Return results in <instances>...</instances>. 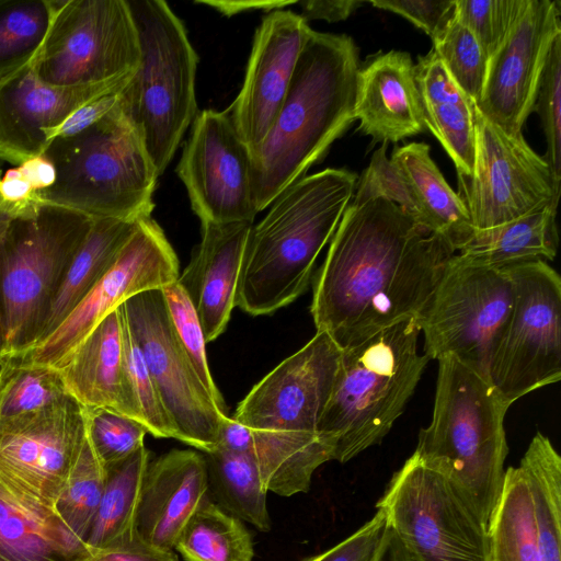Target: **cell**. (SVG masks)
Here are the masks:
<instances>
[{"label":"cell","instance_id":"11","mask_svg":"<svg viewBox=\"0 0 561 561\" xmlns=\"http://www.w3.org/2000/svg\"><path fill=\"white\" fill-rule=\"evenodd\" d=\"M57 87L127 82L140 45L127 0H53L45 39L32 60Z\"/></svg>","mask_w":561,"mask_h":561},{"label":"cell","instance_id":"3","mask_svg":"<svg viewBox=\"0 0 561 561\" xmlns=\"http://www.w3.org/2000/svg\"><path fill=\"white\" fill-rule=\"evenodd\" d=\"M357 180L355 172L328 168L305 175L277 196L250 230L236 306L251 316L272 314L307 290L318 255L331 241Z\"/></svg>","mask_w":561,"mask_h":561},{"label":"cell","instance_id":"27","mask_svg":"<svg viewBox=\"0 0 561 561\" xmlns=\"http://www.w3.org/2000/svg\"><path fill=\"white\" fill-rule=\"evenodd\" d=\"M218 446L248 455L264 489L280 496L308 492L314 471L331 460L316 433L251 428L230 416L222 423Z\"/></svg>","mask_w":561,"mask_h":561},{"label":"cell","instance_id":"26","mask_svg":"<svg viewBox=\"0 0 561 561\" xmlns=\"http://www.w3.org/2000/svg\"><path fill=\"white\" fill-rule=\"evenodd\" d=\"M121 306L107 314L56 369L67 393L82 408H103L140 422L127 381Z\"/></svg>","mask_w":561,"mask_h":561},{"label":"cell","instance_id":"1","mask_svg":"<svg viewBox=\"0 0 561 561\" xmlns=\"http://www.w3.org/2000/svg\"><path fill=\"white\" fill-rule=\"evenodd\" d=\"M456 251L357 180L313 279L317 331L342 348L419 320Z\"/></svg>","mask_w":561,"mask_h":561},{"label":"cell","instance_id":"6","mask_svg":"<svg viewBox=\"0 0 561 561\" xmlns=\"http://www.w3.org/2000/svg\"><path fill=\"white\" fill-rule=\"evenodd\" d=\"M44 154L55 167L56 181L38 192L43 204L91 219L151 217L160 175L118 102L81 133L53 139Z\"/></svg>","mask_w":561,"mask_h":561},{"label":"cell","instance_id":"49","mask_svg":"<svg viewBox=\"0 0 561 561\" xmlns=\"http://www.w3.org/2000/svg\"><path fill=\"white\" fill-rule=\"evenodd\" d=\"M121 90L104 94L85 103L56 127L45 129L44 134L47 142L49 144L55 138L77 135L99 122L115 107Z\"/></svg>","mask_w":561,"mask_h":561},{"label":"cell","instance_id":"14","mask_svg":"<svg viewBox=\"0 0 561 561\" xmlns=\"http://www.w3.org/2000/svg\"><path fill=\"white\" fill-rule=\"evenodd\" d=\"M476 158L470 175H458V192L474 229L506 224L547 206L557 208L546 159L523 134L508 135L472 103Z\"/></svg>","mask_w":561,"mask_h":561},{"label":"cell","instance_id":"45","mask_svg":"<svg viewBox=\"0 0 561 561\" xmlns=\"http://www.w3.org/2000/svg\"><path fill=\"white\" fill-rule=\"evenodd\" d=\"M541 119L547 141L546 161L554 188L561 182V35L554 41L543 69L534 105Z\"/></svg>","mask_w":561,"mask_h":561},{"label":"cell","instance_id":"35","mask_svg":"<svg viewBox=\"0 0 561 561\" xmlns=\"http://www.w3.org/2000/svg\"><path fill=\"white\" fill-rule=\"evenodd\" d=\"M488 528L492 561H543L528 484L519 467L505 470L500 501Z\"/></svg>","mask_w":561,"mask_h":561},{"label":"cell","instance_id":"21","mask_svg":"<svg viewBox=\"0 0 561 561\" xmlns=\"http://www.w3.org/2000/svg\"><path fill=\"white\" fill-rule=\"evenodd\" d=\"M311 31L300 14L286 9L267 13L257 26L242 87L226 110L250 153L272 128Z\"/></svg>","mask_w":561,"mask_h":561},{"label":"cell","instance_id":"32","mask_svg":"<svg viewBox=\"0 0 561 561\" xmlns=\"http://www.w3.org/2000/svg\"><path fill=\"white\" fill-rule=\"evenodd\" d=\"M150 451L142 446L126 459L106 468V481L96 514L85 539L92 552L136 537V519Z\"/></svg>","mask_w":561,"mask_h":561},{"label":"cell","instance_id":"44","mask_svg":"<svg viewBox=\"0 0 561 561\" xmlns=\"http://www.w3.org/2000/svg\"><path fill=\"white\" fill-rule=\"evenodd\" d=\"M529 0H455L457 19L474 35L490 59L503 44Z\"/></svg>","mask_w":561,"mask_h":561},{"label":"cell","instance_id":"22","mask_svg":"<svg viewBox=\"0 0 561 561\" xmlns=\"http://www.w3.org/2000/svg\"><path fill=\"white\" fill-rule=\"evenodd\" d=\"M127 82L57 87L42 81L30 61L0 81V160L18 167L44 153L45 129Z\"/></svg>","mask_w":561,"mask_h":561},{"label":"cell","instance_id":"30","mask_svg":"<svg viewBox=\"0 0 561 561\" xmlns=\"http://www.w3.org/2000/svg\"><path fill=\"white\" fill-rule=\"evenodd\" d=\"M557 208L547 206L506 224L476 229L456 255L472 264L505 268L534 260H553L558 251Z\"/></svg>","mask_w":561,"mask_h":561},{"label":"cell","instance_id":"42","mask_svg":"<svg viewBox=\"0 0 561 561\" xmlns=\"http://www.w3.org/2000/svg\"><path fill=\"white\" fill-rule=\"evenodd\" d=\"M87 438L106 469L142 446L148 433L138 421L103 408H82Z\"/></svg>","mask_w":561,"mask_h":561},{"label":"cell","instance_id":"46","mask_svg":"<svg viewBox=\"0 0 561 561\" xmlns=\"http://www.w3.org/2000/svg\"><path fill=\"white\" fill-rule=\"evenodd\" d=\"M389 530L382 511L334 547L305 561H376Z\"/></svg>","mask_w":561,"mask_h":561},{"label":"cell","instance_id":"37","mask_svg":"<svg viewBox=\"0 0 561 561\" xmlns=\"http://www.w3.org/2000/svg\"><path fill=\"white\" fill-rule=\"evenodd\" d=\"M51 15L53 0H0V81L33 60Z\"/></svg>","mask_w":561,"mask_h":561},{"label":"cell","instance_id":"24","mask_svg":"<svg viewBox=\"0 0 561 561\" xmlns=\"http://www.w3.org/2000/svg\"><path fill=\"white\" fill-rule=\"evenodd\" d=\"M253 222L202 226V239L178 282L197 312L206 342L227 328Z\"/></svg>","mask_w":561,"mask_h":561},{"label":"cell","instance_id":"38","mask_svg":"<svg viewBox=\"0 0 561 561\" xmlns=\"http://www.w3.org/2000/svg\"><path fill=\"white\" fill-rule=\"evenodd\" d=\"M69 396L58 370L22 356L0 363V419L35 412Z\"/></svg>","mask_w":561,"mask_h":561},{"label":"cell","instance_id":"34","mask_svg":"<svg viewBox=\"0 0 561 561\" xmlns=\"http://www.w3.org/2000/svg\"><path fill=\"white\" fill-rule=\"evenodd\" d=\"M208 482L218 505L261 531L271 529L267 491L254 461L245 454L218 446L205 454Z\"/></svg>","mask_w":561,"mask_h":561},{"label":"cell","instance_id":"36","mask_svg":"<svg viewBox=\"0 0 561 561\" xmlns=\"http://www.w3.org/2000/svg\"><path fill=\"white\" fill-rule=\"evenodd\" d=\"M174 549L185 561H253L250 533L241 519L209 497L190 518Z\"/></svg>","mask_w":561,"mask_h":561},{"label":"cell","instance_id":"20","mask_svg":"<svg viewBox=\"0 0 561 561\" xmlns=\"http://www.w3.org/2000/svg\"><path fill=\"white\" fill-rule=\"evenodd\" d=\"M377 149L358 181L397 204L420 227L440 236L457 252L474 227L459 195L450 187L424 142L398 147L388 158Z\"/></svg>","mask_w":561,"mask_h":561},{"label":"cell","instance_id":"50","mask_svg":"<svg viewBox=\"0 0 561 561\" xmlns=\"http://www.w3.org/2000/svg\"><path fill=\"white\" fill-rule=\"evenodd\" d=\"M87 561H179V558L173 551L152 547L136 535L123 545L92 552Z\"/></svg>","mask_w":561,"mask_h":561},{"label":"cell","instance_id":"19","mask_svg":"<svg viewBox=\"0 0 561 561\" xmlns=\"http://www.w3.org/2000/svg\"><path fill=\"white\" fill-rule=\"evenodd\" d=\"M560 1L529 0L489 59L483 92L474 104L508 135L522 134L534 111L549 51L561 35Z\"/></svg>","mask_w":561,"mask_h":561},{"label":"cell","instance_id":"7","mask_svg":"<svg viewBox=\"0 0 561 561\" xmlns=\"http://www.w3.org/2000/svg\"><path fill=\"white\" fill-rule=\"evenodd\" d=\"M140 62L119 91L128 118L161 175L197 115L198 56L181 19L163 0H127Z\"/></svg>","mask_w":561,"mask_h":561},{"label":"cell","instance_id":"39","mask_svg":"<svg viewBox=\"0 0 561 561\" xmlns=\"http://www.w3.org/2000/svg\"><path fill=\"white\" fill-rule=\"evenodd\" d=\"M106 481V469L88 438L55 504L54 513L79 540L85 542Z\"/></svg>","mask_w":561,"mask_h":561},{"label":"cell","instance_id":"16","mask_svg":"<svg viewBox=\"0 0 561 561\" xmlns=\"http://www.w3.org/2000/svg\"><path fill=\"white\" fill-rule=\"evenodd\" d=\"M179 275L178 256L162 228L151 217L138 220L102 278L54 332L21 355L33 364L56 368L123 302L139 293L161 289Z\"/></svg>","mask_w":561,"mask_h":561},{"label":"cell","instance_id":"51","mask_svg":"<svg viewBox=\"0 0 561 561\" xmlns=\"http://www.w3.org/2000/svg\"><path fill=\"white\" fill-rule=\"evenodd\" d=\"M301 8V16L307 20L339 22L346 20L365 1L358 0H305L297 2Z\"/></svg>","mask_w":561,"mask_h":561},{"label":"cell","instance_id":"2","mask_svg":"<svg viewBox=\"0 0 561 561\" xmlns=\"http://www.w3.org/2000/svg\"><path fill=\"white\" fill-rule=\"evenodd\" d=\"M359 69L351 36L311 31L273 126L251 152L257 213L304 178L356 121Z\"/></svg>","mask_w":561,"mask_h":561},{"label":"cell","instance_id":"15","mask_svg":"<svg viewBox=\"0 0 561 561\" xmlns=\"http://www.w3.org/2000/svg\"><path fill=\"white\" fill-rule=\"evenodd\" d=\"M127 328L136 341L178 439L202 450L219 445L228 414L207 394L172 331L161 289L139 293L122 304Z\"/></svg>","mask_w":561,"mask_h":561},{"label":"cell","instance_id":"13","mask_svg":"<svg viewBox=\"0 0 561 561\" xmlns=\"http://www.w3.org/2000/svg\"><path fill=\"white\" fill-rule=\"evenodd\" d=\"M84 440L82 407L70 396L0 419V485L24 506L55 515Z\"/></svg>","mask_w":561,"mask_h":561},{"label":"cell","instance_id":"29","mask_svg":"<svg viewBox=\"0 0 561 561\" xmlns=\"http://www.w3.org/2000/svg\"><path fill=\"white\" fill-rule=\"evenodd\" d=\"M90 554L56 515L24 506L0 485V561H87Z\"/></svg>","mask_w":561,"mask_h":561},{"label":"cell","instance_id":"28","mask_svg":"<svg viewBox=\"0 0 561 561\" xmlns=\"http://www.w3.org/2000/svg\"><path fill=\"white\" fill-rule=\"evenodd\" d=\"M414 76L425 127L453 160L458 175H470L476 158L472 103L433 49L417 58Z\"/></svg>","mask_w":561,"mask_h":561},{"label":"cell","instance_id":"47","mask_svg":"<svg viewBox=\"0 0 561 561\" xmlns=\"http://www.w3.org/2000/svg\"><path fill=\"white\" fill-rule=\"evenodd\" d=\"M369 3L403 16L433 38L451 16L455 0H374Z\"/></svg>","mask_w":561,"mask_h":561},{"label":"cell","instance_id":"54","mask_svg":"<svg viewBox=\"0 0 561 561\" xmlns=\"http://www.w3.org/2000/svg\"><path fill=\"white\" fill-rule=\"evenodd\" d=\"M376 561H415L398 536L390 529Z\"/></svg>","mask_w":561,"mask_h":561},{"label":"cell","instance_id":"4","mask_svg":"<svg viewBox=\"0 0 561 561\" xmlns=\"http://www.w3.org/2000/svg\"><path fill=\"white\" fill-rule=\"evenodd\" d=\"M437 362L432 421L420 431L413 454L444 476L489 526L504 481V417L511 405L458 359Z\"/></svg>","mask_w":561,"mask_h":561},{"label":"cell","instance_id":"55","mask_svg":"<svg viewBox=\"0 0 561 561\" xmlns=\"http://www.w3.org/2000/svg\"><path fill=\"white\" fill-rule=\"evenodd\" d=\"M2 176V172H1V169H0V179ZM11 220V218L2 211V209L0 208V239L9 224V221ZM2 350H3V337H2V324H1V316H0V363L2 360Z\"/></svg>","mask_w":561,"mask_h":561},{"label":"cell","instance_id":"12","mask_svg":"<svg viewBox=\"0 0 561 561\" xmlns=\"http://www.w3.org/2000/svg\"><path fill=\"white\" fill-rule=\"evenodd\" d=\"M505 268L513 282L514 302L490 381L512 405L561 379V277L543 260Z\"/></svg>","mask_w":561,"mask_h":561},{"label":"cell","instance_id":"5","mask_svg":"<svg viewBox=\"0 0 561 561\" xmlns=\"http://www.w3.org/2000/svg\"><path fill=\"white\" fill-rule=\"evenodd\" d=\"M420 332L410 319L342 347L316 431L331 460L347 462L379 444L402 414L430 360L417 352Z\"/></svg>","mask_w":561,"mask_h":561},{"label":"cell","instance_id":"40","mask_svg":"<svg viewBox=\"0 0 561 561\" xmlns=\"http://www.w3.org/2000/svg\"><path fill=\"white\" fill-rule=\"evenodd\" d=\"M432 42V49L454 82L477 104L483 92L489 59L474 35L453 12Z\"/></svg>","mask_w":561,"mask_h":561},{"label":"cell","instance_id":"9","mask_svg":"<svg viewBox=\"0 0 561 561\" xmlns=\"http://www.w3.org/2000/svg\"><path fill=\"white\" fill-rule=\"evenodd\" d=\"M513 302L506 268L468 263L455 253L417 320L424 355L436 360L454 357L491 382L493 358Z\"/></svg>","mask_w":561,"mask_h":561},{"label":"cell","instance_id":"18","mask_svg":"<svg viewBox=\"0 0 561 561\" xmlns=\"http://www.w3.org/2000/svg\"><path fill=\"white\" fill-rule=\"evenodd\" d=\"M341 353L328 333L317 331L250 390L232 419L251 428L316 433Z\"/></svg>","mask_w":561,"mask_h":561},{"label":"cell","instance_id":"43","mask_svg":"<svg viewBox=\"0 0 561 561\" xmlns=\"http://www.w3.org/2000/svg\"><path fill=\"white\" fill-rule=\"evenodd\" d=\"M124 327L127 381L139 421L147 432L157 438L178 439L174 425L163 405L142 354L127 328L125 318Z\"/></svg>","mask_w":561,"mask_h":561},{"label":"cell","instance_id":"25","mask_svg":"<svg viewBox=\"0 0 561 561\" xmlns=\"http://www.w3.org/2000/svg\"><path fill=\"white\" fill-rule=\"evenodd\" d=\"M354 113L360 133L375 142H398L426 129L409 53L390 50L360 66Z\"/></svg>","mask_w":561,"mask_h":561},{"label":"cell","instance_id":"31","mask_svg":"<svg viewBox=\"0 0 561 561\" xmlns=\"http://www.w3.org/2000/svg\"><path fill=\"white\" fill-rule=\"evenodd\" d=\"M136 224L137 221L117 219H93L91 229L75 254L55 296L37 343L56 330L107 272L131 236Z\"/></svg>","mask_w":561,"mask_h":561},{"label":"cell","instance_id":"17","mask_svg":"<svg viewBox=\"0 0 561 561\" xmlns=\"http://www.w3.org/2000/svg\"><path fill=\"white\" fill-rule=\"evenodd\" d=\"M176 173L202 226L253 222L251 153L226 111L197 113Z\"/></svg>","mask_w":561,"mask_h":561},{"label":"cell","instance_id":"33","mask_svg":"<svg viewBox=\"0 0 561 561\" xmlns=\"http://www.w3.org/2000/svg\"><path fill=\"white\" fill-rule=\"evenodd\" d=\"M526 478L543 561H561V457L538 432L518 466Z\"/></svg>","mask_w":561,"mask_h":561},{"label":"cell","instance_id":"53","mask_svg":"<svg viewBox=\"0 0 561 561\" xmlns=\"http://www.w3.org/2000/svg\"><path fill=\"white\" fill-rule=\"evenodd\" d=\"M18 168L37 192L49 188L56 181L55 167L44 153L25 160Z\"/></svg>","mask_w":561,"mask_h":561},{"label":"cell","instance_id":"41","mask_svg":"<svg viewBox=\"0 0 561 561\" xmlns=\"http://www.w3.org/2000/svg\"><path fill=\"white\" fill-rule=\"evenodd\" d=\"M161 291L168 318L179 345L209 398L221 412L227 414L225 400L210 374L206 354L207 342L191 298L178 279L161 288Z\"/></svg>","mask_w":561,"mask_h":561},{"label":"cell","instance_id":"48","mask_svg":"<svg viewBox=\"0 0 561 561\" xmlns=\"http://www.w3.org/2000/svg\"><path fill=\"white\" fill-rule=\"evenodd\" d=\"M38 192L19 168L9 169L0 179V208L11 219L32 217L43 206Z\"/></svg>","mask_w":561,"mask_h":561},{"label":"cell","instance_id":"10","mask_svg":"<svg viewBox=\"0 0 561 561\" xmlns=\"http://www.w3.org/2000/svg\"><path fill=\"white\" fill-rule=\"evenodd\" d=\"M415 561H492L488 524L414 454L376 504Z\"/></svg>","mask_w":561,"mask_h":561},{"label":"cell","instance_id":"23","mask_svg":"<svg viewBox=\"0 0 561 561\" xmlns=\"http://www.w3.org/2000/svg\"><path fill=\"white\" fill-rule=\"evenodd\" d=\"M205 456L173 449L149 461L141 488L136 534L148 545L173 551L183 528L208 499Z\"/></svg>","mask_w":561,"mask_h":561},{"label":"cell","instance_id":"52","mask_svg":"<svg viewBox=\"0 0 561 561\" xmlns=\"http://www.w3.org/2000/svg\"><path fill=\"white\" fill-rule=\"evenodd\" d=\"M298 1H288V0H276V1H263V0H197L195 3L204 4L213 8L220 14L225 16H232L236 14L250 12V11H264L272 12L275 10L286 9L289 5L297 3Z\"/></svg>","mask_w":561,"mask_h":561},{"label":"cell","instance_id":"8","mask_svg":"<svg viewBox=\"0 0 561 561\" xmlns=\"http://www.w3.org/2000/svg\"><path fill=\"white\" fill-rule=\"evenodd\" d=\"M93 219L44 204L13 218L0 239L2 358L30 351L41 339L55 296Z\"/></svg>","mask_w":561,"mask_h":561}]
</instances>
